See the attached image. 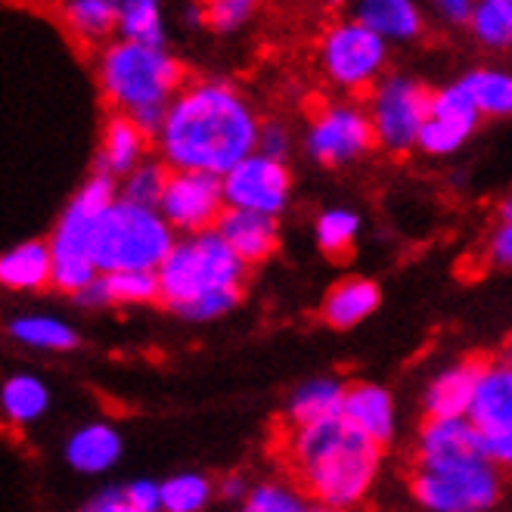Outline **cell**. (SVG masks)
I'll list each match as a JSON object with an SVG mask.
<instances>
[{"instance_id": "cell-5", "label": "cell", "mask_w": 512, "mask_h": 512, "mask_svg": "<svg viewBox=\"0 0 512 512\" xmlns=\"http://www.w3.org/2000/svg\"><path fill=\"white\" fill-rule=\"evenodd\" d=\"M174 246L171 227L156 208H140L115 199L97 221L90 239V264L97 274L115 270H156Z\"/></svg>"}, {"instance_id": "cell-41", "label": "cell", "mask_w": 512, "mask_h": 512, "mask_svg": "<svg viewBox=\"0 0 512 512\" xmlns=\"http://www.w3.org/2000/svg\"><path fill=\"white\" fill-rule=\"evenodd\" d=\"M438 13L447 19V22H457V25H469V16H472V4L469 0H441L438 4Z\"/></svg>"}, {"instance_id": "cell-27", "label": "cell", "mask_w": 512, "mask_h": 512, "mask_svg": "<svg viewBox=\"0 0 512 512\" xmlns=\"http://www.w3.org/2000/svg\"><path fill=\"white\" fill-rule=\"evenodd\" d=\"M50 404L47 385L38 376H10L0 388V407L13 423H35Z\"/></svg>"}, {"instance_id": "cell-33", "label": "cell", "mask_w": 512, "mask_h": 512, "mask_svg": "<svg viewBox=\"0 0 512 512\" xmlns=\"http://www.w3.org/2000/svg\"><path fill=\"white\" fill-rule=\"evenodd\" d=\"M165 180H168V165L162 162H140L128 180H125V190H122V202L140 205V208H156L165 190Z\"/></svg>"}, {"instance_id": "cell-28", "label": "cell", "mask_w": 512, "mask_h": 512, "mask_svg": "<svg viewBox=\"0 0 512 512\" xmlns=\"http://www.w3.org/2000/svg\"><path fill=\"white\" fill-rule=\"evenodd\" d=\"M10 333L22 345L41 348V351H69V348L78 345V333H75L69 323L56 320V317H41V314L13 320L10 323Z\"/></svg>"}, {"instance_id": "cell-20", "label": "cell", "mask_w": 512, "mask_h": 512, "mask_svg": "<svg viewBox=\"0 0 512 512\" xmlns=\"http://www.w3.org/2000/svg\"><path fill=\"white\" fill-rule=\"evenodd\" d=\"M379 298L382 292L373 280H364V277L342 280L329 289L323 301V320L336 329H351L357 323H364L379 308Z\"/></svg>"}, {"instance_id": "cell-29", "label": "cell", "mask_w": 512, "mask_h": 512, "mask_svg": "<svg viewBox=\"0 0 512 512\" xmlns=\"http://www.w3.org/2000/svg\"><path fill=\"white\" fill-rule=\"evenodd\" d=\"M106 305L122 301V305H143V301L159 298L156 270H115V274H100Z\"/></svg>"}, {"instance_id": "cell-30", "label": "cell", "mask_w": 512, "mask_h": 512, "mask_svg": "<svg viewBox=\"0 0 512 512\" xmlns=\"http://www.w3.org/2000/svg\"><path fill=\"white\" fill-rule=\"evenodd\" d=\"M472 35L485 47H509L512 41V4L509 0H481L469 16Z\"/></svg>"}, {"instance_id": "cell-40", "label": "cell", "mask_w": 512, "mask_h": 512, "mask_svg": "<svg viewBox=\"0 0 512 512\" xmlns=\"http://www.w3.org/2000/svg\"><path fill=\"white\" fill-rule=\"evenodd\" d=\"M87 512H137V509H131V506L125 503L122 488H109L106 494H100V497L94 500V506H90Z\"/></svg>"}, {"instance_id": "cell-23", "label": "cell", "mask_w": 512, "mask_h": 512, "mask_svg": "<svg viewBox=\"0 0 512 512\" xmlns=\"http://www.w3.org/2000/svg\"><path fill=\"white\" fill-rule=\"evenodd\" d=\"M146 134L125 115H112L103 131V153H100V171L115 180V174H131L143 153H146Z\"/></svg>"}, {"instance_id": "cell-31", "label": "cell", "mask_w": 512, "mask_h": 512, "mask_svg": "<svg viewBox=\"0 0 512 512\" xmlns=\"http://www.w3.org/2000/svg\"><path fill=\"white\" fill-rule=\"evenodd\" d=\"M66 22L84 41H106L115 28V4L112 0H72L66 7Z\"/></svg>"}, {"instance_id": "cell-42", "label": "cell", "mask_w": 512, "mask_h": 512, "mask_svg": "<svg viewBox=\"0 0 512 512\" xmlns=\"http://www.w3.org/2000/svg\"><path fill=\"white\" fill-rule=\"evenodd\" d=\"M243 488H246V485H243V478H227V481H224V488H221V494H224V497H243Z\"/></svg>"}, {"instance_id": "cell-4", "label": "cell", "mask_w": 512, "mask_h": 512, "mask_svg": "<svg viewBox=\"0 0 512 512\" xmlns=\"http://www.w3.org/2000/svg\"><path fill=\"white\" fill-rule=\"evenodd\" d=\"M100 81L115 115L131 118L146 109H165L184 84V66L165 50L115 41L103 50Z\"/></svg>"}, {"instance_id": "cell-3", "label": "cell", "mask_w": 512, "mask_h": 512, "mask_svg": "<svg viewBox=\"0 0 512 512\" xmlns=\"http://www.w3.org/2000/svg\"><path fill=\"white\" fill-rule=\"evenodd\" d=\"M246 264L239 261L215 230L193 233L171 246L165 261L156 267L159 298L171 311H184L199 298L243 289Z\"/></svg>"}, {"instance_id": "cell-39", "label": "cell", "mask_w": 512, "mask_h": 512, "mask_svg": "<svg viewBox=\"0 0 512 512\" xmlns=\"http://www.w3.org/2000/svg\"><path fill=\"white\" fill-rule=\"evenodd\" d=\"M491 255L503 267L512 261V227H509V221H503V227L494 233V239H491Z\"/></svg>"}, {"instance_id": "cell-10", "label": "cell", "mask_w": 512, "mask_h": 512, "mask_svg": "<svg viewBox=\"0 0 512 512\" xmlns=\"http://www.w3.org/2000/svg\"><path fill=\"white\" fill-rule=\"evenodd\" d=\"M289 190H292L289 168L261 153H252L249 159H243L221 177V196L227 208L255 212L267 218H277L283 212L289 202Z\"/></svg>"}, {"instance_id": "cell-18", "label": "cell", "mask_w": 512, "mask_h": 512, "mask_svg": "<svg viewBox=\"0 0 512 512\" xmlns=\"http://www.w3.org/2000/svg\"><path fill=\"white\" fill-rule=\"evenodd\" d=\"M485 460L478 450V435L466 419H429L419 438L416 463H460Z\"/></svg>"}, {"instance_id": "cell-25", "label": "cell", "mask_w": 512, "mask_h": 512, "mask_svg": "<svg viewBox=\"0 0 512 512\" xmlns=\"http://www.w3.org/2000/svg\"><path fill=\"white\" fill-rule=\"evenodd\" d=\"M0 283L7 289L32 292L50 283V249L44 243H25L0 255Z\"/></svg>"}, {"instance_id": "cell-14", "label": "cell", "mask_w": 512, "mask_h": 512, "mask_svg": "<svg viewBox=\"0 0 512 512\" xmlns=\"http://www.w3.org/2000/svg\"><path fill=\"white\" fill-rule=\"evenodd\" d=\"M466 423L478 438H512V367L509 360H488L478 376Z\"/></svg>"}, {"instance_id": "cell-6", "label": "cell", "mask_w": 512, "mask_h": 512, "mask_svg": "<svg viewBox=\"0 0 512 512\" xmlns=\"http://www.w3.org/2000/svg\"><path fill=\"white\" fill-rule=\"evenodd\" d=\"M115 199H118L115 180L97 171L69 202L63 218H59L53 230V243L47 249H50V283H56L63 292L78 295L87 283L97 280V270L90 264V239H94L97 221Z\"/></svg>"}, {"instance_id": "cell-12", "label": "cell", "mask_w": 512, "mask_h": 512, "mask_svg": "<svg viewBox=\"0 0 512 512\" xmlns=\"http://www.w3.org/2000/svg\"><path fill=\"white\" fill-rule=\"evenodd\" d=\"M376 146L370 115L357 106L323 109L308 131V156L326 168L360 159Z\"/></svg>"}, {"instance_id": "cell-19", "label": "cell", "mask_w": 512, "mask_h": 512, "mask_svg": "<svg viewBox=\"0 0 512 512\" xmlns=\"http://www.w3.org/2000/svg\"><path fill=\"white\" fill-rule=\"evenodd\" d=\"M118 457H122V438H118V432L106 423H90V426L78 429L66 444L69 466L84 475H100V472L112 469L118 463Z\"/></svg>"}, {"instance_id": "cell-9", "label": "cell", "mask_w": 512, "mask_h": 512, "mask_svg": "<svg viewBox=\"0 0 512 512\" xmlns=\"http://www.w3.org/2000/svg\"><path fill=\"white\" fill-rule=\"evenodd\" d=\"M323 69L342 87H370L388 59V44L376 38L370 28L360 22H336L329 32L323 35Z\"/></svg>"}, {"instance_id": "cell-16", "label": "cell", "mask_w": 512, "mask_h": 512, "mask_svg": "<svg viewBox=\"0 0 512 512\" xmlns=\"http://www.w3.org/2000/svg\"><path fill=\"white\" fill-rule=\"evenodd\" d=\"M339 416L376 447H385L395 438V401H391V395L382 385H370V382L345 385Z\"/></svg>"}, {"instance_id": "cell-32", "label": "cell", "mask_w": 512, "mask_h": 512, "mask_svg": "<svg viewBox=\"0 0 512 512\" xmlns=\"http://www.w3.org/2000/svg\"><path fill=\"white\" fill-rule=\"evenodd\" d=\"M208 497H212V485L196 472L174 475L159 485V509L165 512H199Z\"/></svg>"}, {"instance_id": "cell-1", "label": "cell", "mask_w": 512, "mask_h": 512, "mask_svg": "<svg viewBox=\"0 0 512 512\" xmlns=\"http://www.w3.org/2000/svg\"><path fill=\"white\" fill-rule=\"evenodd\" d=\"M258 128L252 106L233 87L202 81L174 94L156 137L171 171L224 177L255 153Z\"/></svg>"}, {"instance_id": "cell-24", "label": "cell", "mask_w": 512, "mask_h": 512, "mask_svg": "<svg viewBox=\"0 0 512 512\" xmlns=\"http://www.w3.org/2000/svg\"><path fill=\"white\" fill-rule=\"evenodd\" d=\"M115 28L128 44L165 50V19L156 0H125V4H115Z\"/></svg>"}, {"instance_id": "cell-21", "label": "cell", "mask_w": 512, "mask_h": 512, "mask_svg": "<svg viewBox=\"0 0 512 512\" xmlns=\"http://www.w3.org/2000/svg\"><path fill=\"white\" fill-rule=\"evenodd\" d=\"M354 22H360L376 38H395L410 41L423 28V16L410 4V0H364L354 10Z\"/></svg>"}, {"instance_id": "cell-13", "label": "cell", "mask_w": 512, "mask_h": 512, "mask_svg": "<svg viewBox=\"0 0 512 512\" xmlns=\"http://www.w3.org/2000/svg\"><path fill=\"white\" fill-rule=\"evenodd\" d=\"M475 128H478V112L466 100L463 90L457 84L444 87L429 100V115L416 134V146L432 156H450L472 137Z\"/></svg>"}, {"instance_id": "cell-7", "label": "cell", "mask_w": 512, "mask_h": 512, "mask_svg": "<svg viewBox=\"0 0 512 512\" xmlns=\"http://www.w3.org/2000/svg\"><path fill=\"white\" fill-rule=\"evenodd\" d=\"M410 488L429 512H491L500 503V472L488 460L416 463Z\"/></svg>"}, {"instance_id": "cell-34", "label": "cell", "mask_w": 512, "mask_h": 512, "mask_svg": "<svg viewBox=\"0 0 512 512\" xmlns=\"http://www.w3.org/2000/svg\"><path fill=\"white\" fill-rule=\"evenodd\" d=\"M360 218L348 208H333V212H323L317 218V243L326 255H348L354 246V236H357Z\"/></svg>"}, {"instance_id": "cell-8", "label": "cell", "mask_w": 512, "mask_h": 512, "mask_svg": "<svg viewBox=\"0 0 512 512\" xmlns=\"http://www.w3.org/2000/svg\"><path fill=\"white\" fill-rule=\"evenodd\" d=\"M429 87L413 78L388 75L376 84L373 103H370V125L376 143H382L391 153H404L416 146V134L429 115Z\"/></svg>"}, {"instance_id": "cell-17", "label": "cell", "mask_w": 512, "mask_h": 512, "mask_svg": "<svg viewBox=\"0 0 512 512\" xmlns=\"http://www.w3.org/2000/svg\"><path fill=\"white\" fill-rule=\"evenodd\" d=\"M488 360L481 357H469L457 367H447L441 376L432 379L429 391H426V410L429 419H466V410L472 404L478 376L485 370Z\"/></svg>"}, {"instance_id": "cell-11", "label": "cell", "mask_w": 512, "mask_h": 512, "mask_svg": "<svg viewBox=\"0 0 512 512\" xmlns=\"http://www.w3.org/2000/svg\"><path fill=\"white\" fill-rule=\"evenodd\" d=\"M156 212L171 227V233L184 230L187 236H193L212 230L218 215L224 212L221 177L196 171H168Z\"/></svg>"}, {"instance_id": "cell-36", "label": "cell", "mask_w": 512, "mask_h": 512, "mask_svg": "<svg viewBox=\"0 0 512 512\" xmlns=\"http://www.w3.org/2000/svg\"><path fill=\"white\" fill-rule=\"evenodd\" d=\"M252 16V4L249 0H215L212 7L202 10V22L212 25L218 35L236 32L239 25H246Z\"/></svg>"}, {"instance_id": "cell-35", "label": "cell", "mask_w": 512, "mask_h": 512, "mask_svg": "<svg viewBox=\"0 0 512 512\" xmlns=\"http://www.w3.org/2000/svg\"><path fill=\"white\" fill-rule=\"evenodd\" d=\"M239 512H326V509L314 506L311 500L295 494L292 488L258 485L255 491L246 494V503H243V509H239Z\"/></svg>"}, {"instance_id": "cell-15", "label": "cell", "mask_w": 512, "mask_h": 512, "mask_svg": "<svg viewBox=\"0 0 512 512\" xmlns=\"http://www.w3.org/2000/svg\"><path fill=\"white\" fill-rule=\"evenodd\" d=\"M212 230L224 239L227 249L246 267L267 261L280 246L277 218L255 215V212H236V208H224Z\"/></svg>"}, {"instance_id": "cell-2", "label": "cell", "mask_w": 512, "mask_h": 512, "mask_svg": "<svg viewBox=\"0 0 512 512\" xmlns=\"http://www.w3.org/2000/svg\"><path fill=\"white\" fill-rule=\"evenodd\" d=\"M286 460L305 500L326 512L351 509L367 497L379 475L382 447L354 432L342 416L295 429L286 438Z\"/></svg>"}, {"instance_id": "cell-37", "label": "cell", "mask_w": 512, "mask_h": 512, "mask_svg": "<svg viewBox=\"0 0 512 512\" xmlns=\"http://www.w3.org/2000/svg\"><path fill=\"white\" fill-rule=\"evenodd\" d=\"M122 497L137 512H162L159 509V485H156V481L140 478V481H134V485L122 488Z\"/></svg>"}, {"instance_id": "cell-26", "label": "cell", "mask_w": 512, "mask_h": 512, "mask_svg": "<svg viewBox=\"0 0 512 512\" xmlns=\"http://www.w3.org/2000/svg\"><path fill=\"white\" fill-rule=\"evenodd\" d=\"M478 115H509L512 109V78L497 69H475L457 84Z\"/></svg>"}, {"instance_id": "cell-22", "label": "cell", "mask_w": 512, "mask_h": 512, "mask_svg": "<svg viewBox=\"0 0 512 512\" xmlns=\"http://www.w3.org/2000/svg\"><path fill=\"white\" fill-rule=\"evenodd\" d=\"M342 391H345V385H339L336 379H314V382L301 385L286 407L289 432L308 429V426H317V423H326V419L339 416Z\"/></svg>"}, {"instance_id": "cell-38", "label": "cell", "mask_w": 512, "mask_h": 512, "mask_svg": "<svg viewBox=\"0 0 512 512\" xmlns=\"http://www.w3.org/2000/svg\"><path fill=\"white\" fill-rule=\"evenodd\" d=\"M286 149H289V137H286L283 128H277V125L258 128V146H255V153H261V156H267V159L283 162Z\"/></svg>"}]
</instances>
